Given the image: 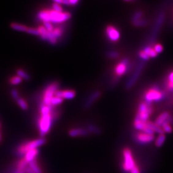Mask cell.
I'll list each match as a JSON object with an SVG mask.
<instances>
[{"mask_svg": "<svg viewBox=\"0 0 173 173\" xmlns=\"http://www.w3.org/2000/svg\"><path fill=\"white\" fill-rule=\"evenodd\" d=\"M26 33L34 35H39V32L37 28L36 29L34 28H28Z\"/></svg>", "mask_w": 173, "mask_h": 173, "instance_id": "cell-36", "label": "cell"}, {"mask_svg": "<svg viewBox=\"0 0 173 173\" xmlns=\"http://www.w3.org/2000/svg\"><path fill=\"white\" fill-rule=\"evenodd\" d=\"M58 87H59V85L56 82L51 83L47 87L44 92V95H43L42 104L48 106H52L51 101L55 96V92L58 90Z\"/></svg>", "mask_w": 173, "mask_h": 173, "instance_id": "cell-7", "label": "cell"}, {"mask_svg": "<svg viewBox=\"0 0 173 173\" xmlns=\"http://www.w3.org/2000/svg\"><path fill=\"white\" fill-rule=\"evenodd\" d=\"M0 140H1V134H0Z\"/></svg>", "mask_w": 173, "mask_h": 173, "instance_id": "cell-50", "label": "cell"}, {"mask_svg": "<svg viewBox=\"0 0 173 173\" xmlns=\"http://www.w3.org/2000/svg\"><path fill=\"white\" fill-rule=\"evenodd\" d=\"M54 3H56L57 4L61 5L62 4V0H55V1H54Z\"/></svg>", "mask_w": 173, "mask_h": 173, "instance_id": "cell-49", "label": "cell"}, {"mask_svg": "<svg viewBox=\"0 0 173 173\" xmlns=\"http://www.w3.org/2000/svg\"><path fill=\"white\" fill-rule=\"evenodd\" d=\"M130 173H140V169L139 168V167L137 165H135V166L131 170Z\"/></svg>", "mask_w": 173, "mask_h": 173, "instance_id": "cell-44", "label": "cell"}, {"mask_svg": "<svg viewBox=\"0 0 173 173\" xmlns=\"http://www.w3.org/2000/svg\"><path fill=\"white\" fill-rule=\"evenodd\" d=\"M142 16V12H140V11L136 12L134 14V16H133V18H132L133 23V22H135V21H138V20H139V19H140Z\"/></svg>", "mask_w": 173, "mask_h": 173, "instance_id": "cell-40", "label": "cell"}, {"mask_svg": "<svg viewBox=\"0 0 173 173\" xmlns=\"http://www.w3.org/2000/svg\"><path fill=\"white\" fill-rule=\"evenodd\" d=\"M17 76H18L19 77H20L21 79H24V80H30V75H29L28 74H27L26 72L25 71H23V69H18L17 71Z\"/></svg>", "mask_w": 173, "mask_h": 173, "instance_id": "cell-27", "label": "cell"}, {"mask_svg": "<svg viewBox=\"0 0 173 173\" xmlns=\"http://www.w3.org/2000/svg\"><path fill=\"white\" fill-rule=\"evenodd\" d=\"M16 170L18 171H25L28 166V162L25 160V158H21V159L16 162Z\"/></svg>", "mask_w": 173, "mask_h": 173, "instance_id": "cell-20", "label": "cell"}, {"mask_svg": "<svg viewBox=\"0 0 173 173\" xmlns=\"http://www.w3.org/2000/svg\"><path fill=\"white\" fill-rule=\"evenodd\" d=\"M165 98L164 92L160 90L156 86L149 89L145 94L146 103L151 104L153 102H159Z\"/></svg>", "mask_w": 173, "mask_h": 173, "instance_id": "cell-5", "label": "cell"}, {"mask_svg": "<svg viewBox=\"0 0 173 173\" xmlns=\"http://www.w3.org/2000/svg\"><path fill=\"white\" fill-rule=\"evenodd\" d=\"M133 126L135 129L142 132L148 127V121L144 122L137 117H135L133 122Z\"/></svg>", "mask_w": 173, "mask_h": 173, "instance_id": "cell-18", "label": "cell"}, {"mask_svg": "<svg viewBox=\"0 0 173 173\" xmlns=\"http://www.w3.org/2000/svg\"><path fill=\"white\" fill-rule=\"evenodd\" d=\"M16 101H17V103L18 104V105L19 106V107L21 109L23 110H26L28 109V104L24 99L21 98H19Z\"/></svg>", "mask_w": 173, "mask_h": 173, "instance_id": "cell-28", "label": "cell"}, {"mask_svg": "<svg viewBox=\"0 0 173 173\" xmlns=\"http://www.w3.org/2000/svg\"><path fill=\"white\" fill-rule=\"evenodd\" d=\"M10 27L15 30L19 31V32H26L27 29L28 28L25 25H21L19 23H12L10 25Z\"/></svg>", "mask_w": 173, "mask_h": 173, "instance_id": "cell-22", "label": "cell"}, {"mask_svg": "<svg viewBox=\"0 0 173 173\" xmlns=\"http://www.w3.org/2000/svg\"><path fill=\"white\" fill-rule=\"evenodd\" d=\"M43 24H44V27L46 28V30L48 32H53V30H54L53 26L52 23L45 22V23H43Z\"/></svg>", "mask_w": 173, "mask_h": 173, "instance_id": "cell-37", "label": "cell"}, {"mask_svg": "<svg viewBox=\"0 0 173 173\" xmlns=\"http://www.w3.org/2000/svg\"><path fill=\"white\" fill-rule=\"evenodd\" d=\"M53 122V116L51 113L41 115L39 119L38 127L39 130V134L41 137L44 136L48 134L49 132L50 129L52 126Z\"/></svg>", "mask_w": 173, "mask_h": 173, "instance_id": "cell-3", "label": "cell"}, {"mask_svg": "<svg viewBox=\"0 0 173 173\" xmlns=\"http://www.w3.org/2000/svg\"><path fill=\"white\" fill-rule=\"evenodd\" d=\"M107 56L108 57L110 58V59H117V58H118L119 56V54L118 52L113 51V52H110L108 53Z\"/></svg>", "mask_w": 173, "mask_h": 173, "instance_id": "cell-38", "label": "cell"}, {"mask_svg": "<svg viewBox=\"0 0 173 173\" xmlns=\"http://www.w3.org/2000/svg\"><path fill=\"white\" fill-rule=\"evenodd\" d=\"M25 171H26V173H33V172L31 171V169L28 167V166L26 167V169H25Z\"/></svg>", "mask_w": 173, "mask_h": 173, "instance_id": "cell-48", "label": "cell"}, {"mask_svg": "<svg viewBox=\"0 0 173 173\" xmlns=\"http://www.w3.org/2000/svg\"><path fill=\"white\" fill-rule=\"evenodd\" d=\"M106 33L108 38L112 42H117L120 38V33L113 26H108L106 28Z\"/></svg>", "mask_w": 173, "mask_h": 173, "instance_id": "cell-10", "label": "cell"}, {"mask_svg": "<svg viewBox=\"0 0 173 173\" xmlns=\"http://www.w3.org/2000/svg\"><path fill=\"white\" fill-rule=\"evenodd\" d=\"M37 29L39 32V36H40L41 39L44 40H47L48 32L46 30V28L44 27V26H40L38 27Z\"/></svg>", "mask_w": 173, "mask_h": 173, "instance_id": "cell-24", "label": "cell"}, {"mask_svg": "<svg viewBox=\"0 0 173 173\" xmlns=\"http://www.w3.org/2000/svg\"><path fill=\"white\" fill-rule=\"evenodd\" d=\"M62 102H63V99L62 98H59V97L54 96L51 101V105L52 106H56V105H60Z\"/></svg>", "mask_w": 173, "mask_h": 173, "instance_id": "cell-33", "label": "cell"}, {"mask_svg": "<svg viewBox=\"0 0 173 173\" xmlns=\"http://www.w3.org/2000/svg\"><path fill=\"white\" fill-rule=\"evenodd\" d=\"M167 85L169 90L173 91V71L171 72L169 75Z\"/></svg>", "mask_w": 173, "mask_h": 173, "instance_id": "cell-31", "label": "cell"}, {"mask_svg": "<svg viewBox=\"0 0 173 173\" xmlns=\"http://www.w3.org/2000/svg\"><path fill=\"white\" fill-rule=\"evenodd\" d=\"M162 128L163 129V131L164 133H171L172 132V127L171 126L170 123L168 122H165L162 125Z\"/></svg>", "mask_w": 173, "mask_h": 173, "instance_id": "cell-30", "label": "cell"}, {"mask_svg": "<svg viewBox=\"0 0 173 173\" xmlns=\"http://www.w3.org/2000/svg\"><path fill=\"white\" fill-rule=\"evenodd\" d=\"M63 28L62 26H58L54 28V30H53V33L57 39L61 37L63 34Z\"/></svg>", "mask_w": 173, "mask_h": 173, "instance_id": "cell-29", "label": "cell"}, {"mask_svg": "<svg viewBox=\"0 0 173 173\" xmlns=\"http://www.w3.org/2000/svg\"><path fill=\"white\" fill-rule=\"evenodd\" d=\"M165 134H160L158 135V136L157 137V139L155 140V146L157 148H160L163 146V143L165 141Z\"/></svg>", "mask_w": 173, "mask_h": 173, "instance_id": "cell-25", "label": "cell"}, {"mask_svg": "<svg viewBox=\"0 0 173 173\" xmlns=\"http://www.w3.org/2000/svg\"><path fill=\"white\" fill-rule=\"evenodd\" d=\"M163 19H164V13L163 12H161L156 19V23H155L154 29L153 30L152 35H151V42H153L155 40L156 36L158 35V32H159L160 28L163 23Z\"/></svg>", "mask_w": 173, "mask_h": 173, "instance_id": "cell-12", "label": "cell"}, {"mask_svg": "<svg viewBox=\"0 0 173 173\" xmlns=\"http://www.w3.org/2000/svg\"><path fill=\"white\" fill-rule=\"evenodd\" d=\"M100 96H101L100 91L94 92L89 97L87 100L85 102V105H84L85 109H89V107H90L92 105V104L94 103L100 97Z\"/></svg>", "mask_w": 173, "mask_h": 173, "instance_id": "cell-16", "label": "cell"}, {"mask_svg": "<svg viewBox=\"0 0 173 173\" xmlns=\"http://www.w3.org/2000/svg\"><path fill=\"white\" fill-rule=\"evenodd\" d=\"M47 40H48L52 44H55L57 42V39L55 37L53 32H48Z\"/></svg>", "mask_w": 173, "mask_h": 173, "instance_id": "cell-32", "label": "cell"}, {"mask_svg": "<svg viewBox=\"0 0 173 173\" xmlns=\"http://www.w3.org/2000/svg\"><path fill=\"white\" fill-rule=\"evenodd\" d=\"M53 10L58 12H63V9L61 5L56 3H53Z\"/></svg>", "mask_w": 173, "mask_h": 173, "instance_id": "cell-39", "label": "cell"}, {"mask_svg": "<svg viewBox=\"0 0 173 173\" xmlns=\"http://www.w3.org/2000/svg\"><path fill=\"white\" fill-rule=\"evenodd\" d=\"M39 149H34L28 151L25 155L24 158L28 163H30V162L37 159V157L39 155Z\"/></svg>", "mask_w": 173, "mask_h": 173, "instance_id": "cell-17", "label": "cell"}, {"mask_svg": "<svg viewBox=\"0 0 173 173\" xmlns=\"http://www.w3.org/2000/svg\"><path fill=\"white\" fill-rule=\"evenodd\" d=\"M153 111V108L151 107V104L142 102L140 103L139 106L138 113L136 114V117H137L144 122H147L148 121V119Z\"/></svg>", "mask_w": 173, "mask_h": 173, "instance_id": "cell-6", "label": "cell"}, {"mask_svg": "<svg viewBox=\"0 0 173 173\" xmlns=\"http://www.w3.org/2000/svg\"><path fill=\"white\" fill-rule=\"evenodd\" d=\"M11 95H12V98L15 100H17L19 98V92L16 89H12L11 90Z\"/></svg>", "mask_w": 173, "mask_h": 173, "instance_id": "cell-43", "label": "cell"}, {"mask_svg": "<svg viewBox=\"0 0 173 173\" xmlns=\"http://www.w3.org/2000/svg\"><path fill=\"white\" fill-rule=\"evenodd\" d=\"M154 50L155 51V52L158 54V53H160L162 52L163 48L162 46V45H161L160 44H156L154 46Z\"/></svg>", "mask_w": 173, "mask_h": 173, "instance_id": "cell-41", "label": "cell"}, {"mask_svg": "<svg viewBox=\"0 0 173 173\" xmlns=\"http://www.w3.org/2000/svg\"><path fill=\"white\" fill-rule=\"evenodd\" d=\"M76 96V92L73 90H58L55 94V96L59 97L62 99H72Z\"/></svg>", "mask_w": 173, "mask_h": 173, "instance_id": "cell-13", "label": "cell"}, {"mask_svg": "<svg viewBox=\"0 0 173 173\" xmlns=\"http://www.w3.org/2000/svg\"><path fill=\"white\" fill-rule=\"evenodd\" d=\"M22 82V79L18 76H13L12 78H10V83L13 85H16Z\"/></svg>", "mask_w": 173, "mask_h": 173, "instance_id": "cell-34", "label": "cell"}, {"mask_svg": "<svg viewBox=\"0 0 173 173\" xmlns=\"http://www.w3.org/2000/svg\"><path fill=\"white\" fill-rule=\"evenodd\" d=\"M144 62H145V61H142L141 62H140V63L138 65L137 67H136V69H135L134 73L131 76V78H129V80L127 82L126 85V89H130L132 87L135 83V82L137 81L138 78H139V76L141 73V71H142V69L144 68Z\"/></svg>", "mask_w": 173, "mask_h": 173, "instance_id": "cell-8", "label": "cell"}, {"mask_svg": "<svg viewBox=\"0 0 173 173\" xmlns=\"http://www.w3.org/2000/svg\"><path fill=\"white\" fill-rule=\"evenodd\" d=\"M70 2V5H75L78 3V0H69Z\"/></svg>", "mask_w": 173, "mask_h": 173, "instance_id": "cell-45", "label": "cell"}, {"mask_svg": "<svg viewBox=\"0 0 173 173\" xmlns=\"http://www.w3.org/2000/svg\"><path fill=\"white\" fill-rule=\"evenodd\" d=\"M46 142V140L44 137H41L38 139L26 142L25 143L21 144V145H19L17 148L16 150V154L17 156L23 158V156H25V155L28 151L34 149H38V148L44 145Z\"/></svg>", "mask_w": 173, "mask_h": 173, "instance_id": "cell-2", "label": "cell"}, {"mask_svg": "<svg viewBox=\"0 0 173 173\" xmlns=\"http://www.w3.org/2000/svg\"><path fill=\"white\" fill-rule=\"evenodd\" d=\"M28 167L31 169V171L33 173H43L41 168L40 167L37 161V159H35L30 163H28Z\"/></svg>", "mask_w": 173, "mask_h": 173, "instance_id": "cell-19", "label": "cell"}, {"mask_svg": "<svg viewBox=\"0 0 173 173\" xmlns=\"http://www.w3.org/2000/svg\"><path fill=\"white\" fill-rule=\"evenodd\" d=\"M143 51L146 53V55L150 58H155L157 56V53L155 52V51L154 50L153 48H151L149 46L148 47H146L144 49Z\"/></svg>", "mask_w": 173, "mask_h": 173, "instance_id": "cell-26", "label": "cell"}, {"mask_svg": "<svg viewBox=\"0 0 173 173\" xmlns=\"http://www.w3.org/2000/svg\"><path fill=\"white\" fill-rule=\"evenodd\" d=\"M68 134L71 137H76V136H87L89 133L84 128H74L70 129Z\"/></svg>", "mask_w": 173, "mask_h": 173, "instance_id": "cell-15", "label": "cell"}, {"mask_svg": "<svg viewBox=\"0 0 173 173\" xmlns=\"http://www.w3.org/2000/svg\"><path fill=\"white\" fill-rule=\"evenodd\" d=\"M172 122V124H173V121H172V122Z\"/></svg>", "mask_w": 173, "mask_h": 173, "instance_id": "cell-51", "label": "cell"}, {"mask_svg": "<svg viewBox=\"0 0 173 173\" xmlns=\"http://www.w3.org/2000/svg\"><path fill=\"white\" fill-rule=\"evenodd\" d=\"M129 63V60L128 59H124L119 63H118L115 68V73L117 76H121L125 74L128 69V66Z\"/></svg>", "mask_w": 173, "mask_h": 173, "instance_id": "cell-11", "label": "cell"}, {"mask_svg": "<svg viewBox=\"0 0 173 173\" xmlns=\"http://www.w3.org/2000/svg\"><path fill=\"white\" fill-rule=\"evenodd\" d=\"M148 126L153 129V131L155 133H157L159 135L160 134H163L164 132L163 131V129L162 128L161 126H157L155 122H151V121H148Z\"/></svg>", "mask_w": 173, "mask_h": 173, "instance_id": "cell-21", "label": "cell"}, {"mask_svg": "<svg viewBox=\"0 0 173 173\" xmlns=\"http://www.w3.org/2000/svg\"><path fill=\"white\" fill-rule=\"evenodd\" d=\"M87 130L89 132V133L95 135H99L102 133V130H101L100 128L93 125H89L87 126Z\"/></svg>", "mask_w": 173, "mask_h": 173, "instance_id": "cell-23", "label": "cell"}, {"mask_svg": "<svg viewBox=\"0 0 173 173\" xmlns=\"http://www.w3.org/2000/svg\"><path fill=\"white\" fill-rule=\"evenodd\" d=\"M122 157H123V162L122 163V169L125 172H130L136 165L130 149L126 148L123 149L122 151Z\"/></svg>", "mask_w": 173, "mask_h": 173, "instance_id": "cell-4", "label": "cell"}, {"mask_svg": "<svg viewBox=\"0 0 173 173\" xmlns=\"http://www.w3.org/2000/svg\"><path fill=\"white\" fill-rule=\"evenodd\" d=\"M0 126H1V125H0Z\"/></svg>", "mask_w": 173, "mask_h": 173, "instance_id": "cell-52", "label": "cell"}, {"mask_svg": "<svg viewBox=\"0 0 173 173\" xmlns=\"http://www.w3.org/2000/svg\"><path fill=\"white\" fill-rule=\"evenodd\" d=\"M139 56L143 60V61L148 60L149 59V57L146 55V53L144 52V51H140L139 52Z\"/></svg>", "mask_w": 173, "mask_h": 173, "instance_id": "cell-42", "label": "cell"}, {"mask_svg": "<svg viewBox=\"0 0 173 173\" xmlns=\"http://www.w3.org/2000/svg\"><path fill=\"white\" fill-rule=\"evenodd\" d=\"M154 135H151L143 132H139L134 135V139L139 144H146L152 142L154 140Z\"/></svg>", "mask_w": 173, "mask_h": 173, "instance_id": "cell-9", "label": "cell"}, {"mask_svg": "<svg viewBox=\"0 0 173 173\" xmlns=\"http://www.w3.org/2000/svg\"><path fill=\"white\" fill-rule=\"evenodd\" d=\"M62 4L64 5H70L69 0V1H67V0H63V1H62Z\"/></svg>", "mask_w": 173, "mask_h": 173, "instance_id": "cell-47", "label": "cell"}, {"mask_svg": "<svg viewBox=\"0 0 173 173\" xmlns=\"http://www.w3.org/2000/svg\"><path fill=\"white\" fill-rule=\"evenodd\" d=\"M38 18L43 23L50 22L52 23H62L71 17L69 12H58L53 10H44L37 14Z\"/></svg>", "mask_w": 173, "mask_h": 173, "instance_id": "cell-1", "label": "cell"}, {"mask_svg": "<svg viewBox=\"0 0 173 173\" xmlns=\"http://www.w3.org/2000/svg\"><path fill=\"white\" fill-rule=\"evenodd\" d=\"M6 173H26V171H18V170H16L13 172H6Z\"/></svg>", "mask_w": 173, "mask_h": 173, "instance_id": "cell-46", "label": "cell"}, {"mask_svg": "<svg viewBox=\"0 0 173 173\" xmlns=\"http://www.w3.org/2000/svg\"><path fill=\"white\" fill-rule=\"evenodd\" d=\"M172 121V118L170 115V113L167 112H164L162 113L155 120V123L158 126H162V125L165 122H168L169 123Z\"/></svg>", "mask_w": 173, "mask_h": 173, "instance_id": "cell-14", "label": "cell"}, {"mask_svg": "<svg viewBox=\"0 0 173 173\" xmlns=\"http://www.w3.org/2000/svg\"><path fill=\"white\" fill-rule=\"evenodd\" d=\"M148 24V21L146 19H139L133 22V25L135 26H146Z\"/></svg>", "mask_w": 173, "mask_h": 173, "instance_id": "cell-35", "label": "cell"}]
</instances>
